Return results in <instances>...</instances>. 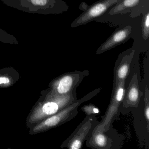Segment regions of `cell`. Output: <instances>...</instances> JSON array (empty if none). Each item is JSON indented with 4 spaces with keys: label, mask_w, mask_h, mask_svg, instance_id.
I'll use <instances>...</instances> for the list:
<instances>
[{
    "label": "cell",
    "mask_w": 149,
    "mask_h": 149,
    "mask_svg": "<svg viewBox=\"0 0 149 149\" xmlns=\"http://www.w3.org/2000/svg\"><path fill=\"white\" fill-rule=\"evenodd\" d=\"M77 100L76 90L64 95H58L51 90L47 99L39 104L34 110L29 121L34 123L46 119L58 113Z\"/></svg>",
    "instance_id": "obj_1"
},
{
    "label": "cell",
    "mask_w": 149,
    "mask_h": 149,
    "mask_svg": "<svg viewBox=\"0 0 149 149\" xmlns=\"http://www.w3.org/2000/svg\"><path fill=\"white\" fill-rule=\"evenodd\" d=\"M89 71H75L68 72L56 79L52 84V90L60 95H67L76 90Z\"/></svg>",
    "instance_id": "obj_2"
},
{
    "label": "cell",
    "mask_w": 149,
    "mask_h": 149,
    "mask_svg": "<svg viewBox=\"0 0 149 149\" xmlns=\"http://www.w3.org/2000/svg\"><path fill=\"white\" fill-rule=\"evenodd\" d=\"M121 0H100L90 6H88L71 24V27L75 28L91 22L95 19L104 15L111 7Z\"/></svg>",
    "instance_id": "obj_3"
},
{
    "label": "cell",
    "mask_w": 149,
    "mask_h": 149,
    "mask_svg": "<svg viewBox=\"0 0 149 149\" xmlns=\"http://www.w3.org/2000/svg\"><path fill=\"white\" fill-rule=\"evenodd\" d=\"M94 117V115L87 116L74 131L64 141L62 147L69 149H81L91 130L97 121L95 118H93Z\"/></svg>",
    "instance_id": "obj_4"
},
{
    "label": "cell",
    "mask_w": 149,
    "mask_h": 149,
    "mask_svg": "<svg viewBox=\"0 0 149 149\" xmlns=\"http://www.w3.org/2000/svg\"><path fill=\"white\" fill-rule=\"evenodd\" d=\"M125 80L114 79V87L110 104L103 120L100 123L104 128L105 132L109 127L111 122L117 113L119 105L123 99L125 90Z\"/></svg>",
    "instance_id": "obj_5"
},
{
    "label": "cell",
    "mask_w": 149,
    "mask_h": 149,
    "mask_svg": "<svg viewBox=\"0 0 149 149\" xmlns=\"http://www.w3.org/2000/svg\"><path fill=\"white\" fill-rule=\"evenodd\" d=\"M146 6H149V0H121L113 6L109 14L123 15L131 13V16L136 17L139 15L142 8Z\"/></svg>",
    "instance_id": "obj_6"
},
{
    "label": "cell",
    "mask_w": 149,
    "mask_h": 149,
    "mask_svg": "<svg viewBox=\"0 0 149 149\" xmlns=\"http://www.w3.org/2000/svg\"><path fill=\"white\" fill-rule=\"evenodd\" d=\"M132 30V27L130 25L117 29L98 48L96 51L97 54H101L126 42L130 37Z\"/></svg>",
    "instance_id": "obj_7"
},
{
    "label": "cell",
    "mask_w": 149,
    "mask_h": 149,
    "mask_svg": "<svg viewBox=\"0 0 149 149\" xmlns=\"http://www.w3.org/2000/svg\"><path fill=\"white\" fill-rule=\"evenodd\" d=\"M135 53V50L130 48L120 54L114 67V79L119 81L126 80L130 74L131 64Z\"/></svg>",
    "instance_id": "obj_8"
},
{
    "label": "cell",
    "mask_w": 149,
    "mask_h": 149,
    "mask_svg": "<svg viewBox=\"0 0 149 149\" xmlns=\"http://www.w3.org/2000/svg\"><path fill=\"white\" fill-rule=\"evenodd\" d=\"M143 93L139 89L138 79L136 74H133L127 89L125 90L124 96L122 103L124 108H137L139 104Z\"/></svg>",
    "instance_id": "obj_9"
},
{
    "label": "cell",
    "mask_w": 149,
    "mask_h": 149,
    "mask_svg": "<svg viewBox=\"0 0 149 149\" xmlns=\"http://www.w3.org/2000/svg\"><path fill=\"white\" fill-rule=\"evenodd\" d=\"M105 132L102 125H97L92 131L88 142V146L94 149H110L111 141L110 139L104 134Z\"/></svg>",
    "instance_id": "obj_10"
},
{
    "label": "cell",
    "mask_w": 149,
    "mask_h": 149,
    "mask_svg": "<svg viewBox=\"0 0 149 149\" xmlns=\"http://www.w3.org/2000/svg\"><path fill=\"white\" fill-rule=\"evenodd\" d=\"M142 34L145 40L149 37V11L145 12L143 16L142 20Z\"/></svg>",
    "instance_id": "obj_11"
},
{
    "label": "cell",
    "mask_w": 149,
    "mask_h": 149,
    "mask_svg": "<svg viewBox=\"0 0 149 149\" xmlns=\"http://www.w3.org/2000/svg\"><path fill=\"white\" fill-rule=\"evenodd\" d=\"M145 106L144 109V115L147 123V129L149 131V92L148 87L145 89V95L144 97Z\"/></svg>",
    "instance_id": "obj_12"
},
{
    "label": "cell",
    "mask_w": 149,
    "mask_h": 149,
    "mask_svg": "<svg viewBox=\"0 0 149 149\" xmlns=\"http://www.w3.org/2000/svg\"><path fill=\"white\" fill-rule=\"evenodd\" d=\"M81 109L87 116L95 115L99 112L98 108L91 104L84 105L81 108Z\"/></svg>",
    "instance_id": "obj_13"
},
{
    "label": "cell",
    "mask_w": 149,
    "mask_h": 149,
    "mask_svg": "<svg viewBox=\"0 0 149 149\" xmlns=\"http://www.w3.org/2000/svg\"><path fill=\"white\" fill-rule=\"evenodd\" d=\"M9 82H10V80L7 77H0V84H2L9 83Z\"/></svg>",
    "instance_id": "obj_14"
}]
</instances>
